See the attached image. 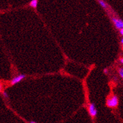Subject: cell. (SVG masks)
I'll return each mask as SVG.
<instances>
[{
    "mask_svg": "<svg viewBox=\"0 0 123 123\" xmlns=\"http://www.w3.org/2000/svg\"><path fill=\"white\" fill-rule=\"evenodd\" d=\"M118 104H119V99L118 96L115 95L111 96V97L107 99L106 101V106L110 108H116L118 106Z\"/></svg>",
    "mask_w": 123,
    "mask_h": 123,
    "instance_id": "6da1fadb",
    "label": "cell"
},
{
    "mask_svg": "<svg viewBox=\"0 0 123 123\" xmlns=\"http://www.w3.org/2000/svg\"><path fill=\"white\" fill-rule=\"evenodd\" d=\"M88 111L90 116L92 118H94L97 116V110L96 109V105L94 102H91L89 105V108H88Z\"/></svg>",
    "mask_w": 123,
    "mask_h": 123,
    "instance_id": "7a4b0ae2",
    "label": "cell"
},
{
    "mask_svg": "<svg viewBox=\"0 0 123 123\" xmlns=\"http://www.w3.org/2000/svg\"><path fill=\"white\" fill-rule=\"evenodd\" d=\"M26 75L25 74H20L18 75H16L15 77H13L12 80H11L10 85L11 86H14V85L18 84L20 82H21L23 79H24Z\"/></svg>",
    "mask_w": 123,
    "mask_h": 123,
    "instance_id": "3957f363",
    "label": "cell"
},
{
    "mask_svg": "<svg viewBox=\"0 0 123 123\" xmlns=\"http://www.w3.org/2000/svg\"><path fill=\"white\" fill-rule=\"evenodd\" d=\"M112 21L115 27L117 29L121 30L123 28V21L121 19H118L116 18H112Z\"/></svg>",
    "mask_w": 123,
    "mask_h": 123,
    "instance_id": "277c9868",
    "label": "cell"
},
{
    "mask_svg": "<svg viewBox=\"0 0 123 123\" xmlns=\"http://www.w3.org/2000/svg\"><path fill=\"white\" fill-rule=\"evenodd\" d=\"M38 1L37 0H32L30 3V6L33 8H36V7L38 6Z\"/></svg>",
    "mask_w": 123,
    "mask_h": 123,
    "instance_id": "5b68a950",
    "label": "cell"
},
{
    "mask_svg": "<svg viewBox=\"0 0 123 123\" xmlns=\"http://www.w3.org/2000/svg\"><path fill=\"white\" fill-rule=\"evenodd\" d=\"M98 2H99V5L101 6V7H102L104 9H107L108 5H107V3H106L104 1H103V0H99V1H98Z\"/></svg>",
    "mask_w": 123,
    "mask_h": 123,
    "instance_id": "8992f818",
    "label": "cell"
},
{
    "mask_svg": "<svg viewBox=\"0 0 123 123\" xmlns=\"http://www.w3.org/2000/svg\"><path fill=\"white\" fill-rule=\"evenodd\" d=\"M119 74L120 76L123 79V68H120L119 69Z\"/></svg>",
    "mask_w": 123,
    "mask_h": 123,
    "instance_id": "52a82bcc",
    "label": "cell"
},
{
    "mask_svg": "<svg viewBox=\"0 0 123 123\" xmlns=\"http://www.w3.org/2000/svg\"><path fill=\"white\" fill-rule=\"evenodd\" d=\"M3 96L5 98H8V94H7V92H3Z\"/></svg>",
    "mask_w": 123,
    "mask_h": 123,
    "instance_id": "ba28073f",
    "label": "cell"
},
{
    "mask_svg": "<svg viewBox=\"0 0 123 123\" xmlns=\"http://www.w3.org/2000/svg\"><path fill=\"white\" fill-rule=\"evenodd\" d=\"M103 72H104V74H108V72H109V70H108L107 68H104V70H103Z\"/></svg>",
    "mask_w": 123,
    "mask_h": 123,
    "instance_id": "9c48e42d",
    "label": "cell"
},
{
    "mask_svg": "<svg viewBox=\"0 0 123 123\" xmlns=\"http://www.w3.org/2000/svg\"><path fill=\"white\" fill-rule=\"evenodd\" d=\"M119 33H120V34L122 36H123V29H121V30H120Z\"/></svg>",
    "mask_w": 123,
    "mask_h": 123,
    "instance_id": "30bf717a",
    "label": "cell"
},
{
    "mask_svg": "<svg viewBox=\"0 0 123 123\" xmlns=\"http://www.w3.org/2000/svg\"><path fill=\"white\" fill-rule=\"evenodd\" d=\"M120 62L123 64V58H121V59H120Z\"/></svg>",
    "mask_w": 123,
    "mask_h": 123,
    "instance_id": "8fae6325",
    "label": "cell"
},
{
    "mask_svg": "<svg viewBox=\"0 0 123 123\" xmlns=\"http://www.w3.org/2000/svg\"><path fill=\"white\" fill-rule=\"evenodd\" d=\"M29 123H37L35 121H30Z\"/></svg>",
    "mask_w": 123,
    "mask_h": 123,
    "instance_id": "7c38bea8",
    "label": "cell"
},
{
    "mask_svg": "<svg viewBox=\"0 0 123 123\" xmlns=\"http://www.w3.org/2000/svg\"><path fill=\"white\" fill-rule=\"evenodd\" d=\"M121 43L122 45H123V38L121 39Z\"/></svg>",
    "mask_w": 123,
    "mask_h": 123,
    "instance_id": "4fadbf2b",
    "label": "cell"
}]
</instances>
